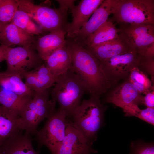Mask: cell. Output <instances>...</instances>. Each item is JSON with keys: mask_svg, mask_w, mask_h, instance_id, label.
<instances>
[{"mask_svg": "<svg viewBox=\"0 0 154 154\" xmlns=\"http://www.w3.org/2000/svg\"><path fill=\"white\" fill-rule=\"evenodd\" d=\"M66 44L71 54V68L78 75L90 96L99 97L112 84L102 70L100 61L84 47L67 38Z\"/></svg>", "mask_w": 154, "mask_h": 154, "instance_id": "1", "label": "cell"}, {"mask_svg": "<svg viewBox=\"0 0 154 154\" xmlns=\"http://www.w3.org/2000/svg\"><path fill=\"white\" fill-rule=\"evenodd\" d=\"M100 97L90 96L84 99L75 110L68 122L79 131L93 144L103 125L105 107Z\"/></svg>", "mask_w": 154, "mask_h": 154, "instance_id": "2", "label": "cell"}, {"mask_svg": "<svg viewBox=\"0 0 154 154\" xmlns=\"http://www.w3.org/2000/svg\"><path fill=\"white\" fill-rule=\"evenodd\" d=\"M51 92L52 99L57 102L59 109L70 118L80 105L86 89L80 79L71 68L65 73L57 76Z\"/></svg>", "mask_w": 154, "mask_h": 154, "instance_id": "3", "label": "cell"}, {"mask_svg": "<svg viewBox=\"0 0 154 154\" xmlns=\"http://www.w3.org/2000/svg\"><path fill=\"white\" fill-rule=\"evenodd\" d=\"M18 9L25 12L43 31L49 32L62 31L66 33L69 23L67 11L69 7L59 3L58 8L37 5L29 0H17Z\"/></svg>", "mask_w": 154, "mask_h": 154, "instance_id": "4", "label": "cell"}, {"mask_svg": "<svg viewBox=\"0 0 154 154\" xmlns=\"http://www.w3.org/2000/svg\"><path fill=\"white\" fill-rule=\"evenodd\" d=\"M112 15L119 25H154V0H119Z\"/></svg>", "mask_w": 154, "mask_h": 154, "instance_id": "5", "label": "cell"}, {"mask_svg": "<svg viewBox=\"0 0 154 154\" xmlns=\"http://www.w3.org/2000/svg\"><path fill=\"white\" fill-rule=\"evenodd\" d=\"M50 93L49 88L34 91L33 97L20 116L22 130L30 134H35L40 123L54 112L56 102L49 100Z\"/></svg>", "mask_w": 154, "mask_h": 154, "instance_id": "6", "label": "cell"}, {"mask_svg": "<svg viewBox=\"0 0 154 154\" xmlns=\"http://www.w3.org/2000/svg\"><path fill=\"white\" fill-rule=\"evenodd\" d=\"M47 119L43 127L37 131L35 139L39 147L44 145L51 154H56L65 136L68 119L59 108Z\"/></svg>", "mask_w": 154, "mask_h": 154, "instance_id": "7", "label": "cell"}, {"mask_svg": "<svg viewBox=\"0 0 154 154\" xmlns=\"http://www.w3.org/2000/svg\"><path fill=\"white\" fill-rule=\"evenodd\" d=\"M141 58L138 52L133 49L100 63L105 75L112 85L129 76L133 68L139 66Z\"/></svg>", "mask_w": 154, "mask_h": 154, "instance_id": "8", "label": "cell"}, {"mask_svg": "<svg viewBox=\"0 0 154 154\" xmlns=\"http://www.w3.org/2000/svg\"><path fill=\"white\" fill-rule=\"evenodd\" d=\"M5 60L6 71L18 74L21 76L25 72L36 70L44 61L32 47L20 46L10 47Z\"/></svg>", "mask_w": 154, "mask_h": 154, "instance_id": "9", "label": "cell"}, {"mask_svg": "<svg viewBox=\"0 0 154 154\" xmlns=\"http://www.w3.org/2000/svg\"><path fill=\"white\" fill-rule=\"evenodd\" d=\"M118 1L104 0L85 25L72 38H70L84 47L90 37L107 21L110 15L114 12Z\"/></svg>", "mask_w": 154, "mask_h": 154, "instance_id": "10", "label": "cell"}, {"mask_svg": "<svg viewBox=\"0 0 154 154\" xmlns=\"http://www.w3.org/2000/svg\"><path fill=\"white\" fill-rule=\"evenodd\" d=\"M92 144L68 122L64 139L56 154H91L97 153Z\"/></svg>", "mask_w": 154, "mask_h": 154, "instance_id": "11", "label": "cell"}, {"mask_svg": "<svg viewBox=\"0 0 154 154\" xmlns=\"http://www.w3.org/2000/svg\"><path fill=\"white\" fill-rule=\"evenodd\" d=\"M104 0H82L76 6L74 4L69 9L72 19L66 30L68 38H71L84 26Z\"/></svg>", "mask_w": 154, "mask_h": 154, "instance_id": "12", "label": "cell"}, {"mask_svg": "<svg viewBox=\"0 0 154 154\" xmlns=\"http://www.w3.org/2000/svg\"><path fill=\"white\" fill-rule=\"evenodd\" d=\"M86 49L100 62L134 49L126 36L121 31L115 39Z\"/></svg>", "mask_w": 154, "mask_h": 154, "instance_id": "13", "label": "cell"}, {"mask_svg": "<svg viewBox=\"0 0 154 154\" xmlns=\"http://www.w3.org/2000/svg\"><path fill=\"white\" fill-rule=\"evenodd\" d=\"M143 96L128 80L114 88L107 96L106 101L123 110L141 104Z\"/></svg>", "mask_w": 154, "mask_h": 154, "instance_id": "14", "label": "cell"}, {"mask_svg": "<svg viewBox=\"0 0 154 154\" xmlns=\"http://www.w3.org/2000/svg\"><path fill=\"white\" fill-rule=\"evenodd\" d=\"M36 39L31 35L16 25L12 22L0 23V43L8 47L13 45L31 47Z\"/></svg>", "mask_w": 154, "mask_h": 154, "instance_id": "15", "label": "cell"}, {"mask_svg": "<svg viewBox=\"0 0 154 154\" xmlns=\"http://www.w3.org/2000/svg\"><path fill=\"white\" fill-rule=\"evenodd\" d=\"M66 33L62 31L50 32L36 40L32 47L45 61L52 53L66 44L65 35Z\"/></svg>", "mask_w": 154, "mask_h": 154, "instance_id": "16", "label": "cell"}, {"mask_svg": "<svg viewBox=\"0 0 154 154\" xmlns=\"http://www.w3.org/2000/svg\"><path fill=\"white\" fill-rule=\"evenodd\" d=\"M1 154H38L34 149L30 134L20 131L7 140L0 147Z\"/></svg>", "mask_w": 154, "mask_h": 154, "instance_id": "17", "label": "cell"}, {"mask_svg": "<svg viewBox=\"0 0 154 154\" xmlns=\"http://www.w3.org/2000/svg\"><path fill=\"white\" fill-rule=\"evenodd\" d=\"M21 130L19 115L0 105V147Z\"/></svg>", "mask_w": 154, "mask_h": 154, "instance_id": "18", "label": "cell"}, {"mask_svg": "<svg viewBox=\"0 0 154 154\" xmlns=\"http://www.w3.org/2000/svg\"><path fill=\"white\" fill-rule=\"evenodd\" d=\"M45 61L46 67L56 77L70 69L72 66V58L66 43L52 53Z\"/></svg>", "mask_w": 154, "mask_h": 154, "instance_id": "19", "label": "cell"}, {"mask_svg": "<svg viewBox=\"0 0 154 154\" xmlns=\"http://www.w3.org/2000/svg\"><path fill=\"white\" fill-rule=\"evenodd\" d=\"M117 25L112 17L108 18L89 37L85 46L86 48L112 40L118 36L121 30L116 27Z\"/></svg>", "mask_w": 154, "mask_h": 154, "instance_id": "20", "label": "cell"}, {"mask_svg": "<svg viewBox=\"0 0 154 154\" xmlns=\"http://www.w3.org/2000/svg\"><path fill=\"white\" fill-rule=\"evenodd\" d=\"M18 74L5 71L0 72V86L6 90L22 96H33L34 91L29 89Z\"/></svg>", "mask_w": 154, "mask_h": 154, "instance_id": "21", "label": "cell"}, {"mask_svg": "<svg viewBox=\"0 0 154 154\" xmlns=\"http://www.w3.org/2000/svg\"><path fill=\"white\" fill-rule=\"evenodd\" d=\"M33 97L19 96L0 87V105L17 113L20 116Z\"/></svg>", "mask_w": 154, "mask_h": 154, "instance_id": "22", "label": "cell"}, {"mask_svg": "<svg viewBox=\"0 0 154 154\" xmlns=\"http://www.w3.org/2000/svg\"><path fill=\"white\" fill-rule=\"evenodd\" d=\"M11 22L31 35H39L43 33V31L41 28L25 12L18 9Z\"/></svg>", "mask_w": 154, "mask_h": 154, "instance_id": "23", "label": "cell"}, {"mask_svg": "<svg viewBox=\"0 0 154 154\" xmlns=\"http://www.w3.org/2000/svg\"><path fill=\"white\" fill-rule=\"evenodd\" d=\"M128 80L141 94H145L154 88L152 82L139 67L133 68L129 75Z\"/></svg>", "mask_w": 154, "mask_h": 154, "instance_id": "24", "label": "cell"}, {"mask_svg": "<svg viewBox=\"0 0 154 154\" xmlns=\"http://www.w3.org/2000/svg\"><path fill=\"white\" fill-rule=\"evenodd\" d=\"M37 78L34 91H39L49 88L55 84L56 78L43 64L36 70Z\"/></svg>", "mask_w": 154, "mask_h": 154, "instance_id": "25", "label": "cell"}, {"mask_svg": "<svg viewBox=\"0 0 154 154\" xmlns=\"http://www.w3.org/2000/svg\"><path fill=\"white\" fill-rule=\"evenodd\" d=\"M18 7L17 0H2L0 3V23L11 22Z\"/></svg>", "mask_w": 154, "mask_h": 154, "instance_id": "26", "label": "cell"}, {"mask_svg": "<svg viewBox=\"0 0 154 154\" xmlns=\"http://www.w3.org/2000/svg\"><path fill=\"white\" fill-rule=\"evenodd\" d=\"M123 110L126 116L136 117L154 125V108H147L141 109L135 105Z\"/></svg>", "mask_w": 154, "mask_h": 154, "instance_id": "27", "label": "cell"}, {"mask_svg": "<svg viewBox=\"0 0 154 154\" xmlns=\"http://www.w3.org/2000/svg\"><path fill=\"white\" fill-rule=\"evenodd\" d=\"M130 154H154V146L153 143L141 142L131 144Z\"/></svg>", "mask_w": 154, "mask_h": 154, "instance_id": "28", "label": "cell"}, {"mask_svg": "<svg viewBox=\"0 0 154 154\" xmlns=\"http://www.w3.org/2000/svg\"><path fill=\"white\" fill-rule=\"evenodd\" d=\"M22 78L25 80V84L30 89L34 91L37 78V74L35 70L26 71L23 73L21 76Z\"/></svg>", "mask_w": 154, "mask_h": 154, "instance_id": "29", "label": "cell"}, {"mask_svg": "<svg viewBox=\"0 0 154 154\" xmlns=\"http://www.w3.org/2000/svg\"><path fill=\"white\" fill-rule=\"evenodd\" d=\"M141 104L147 108H154V88L143 96Z\"/></svg>", "mask_w": 154, "mask_h": 154, "instance_id": "30", "label": "cell"}, {"mask_svg": "<svg viewBox=\"0 0 154 154\" xmlns=\"http://www.w3.org/2000/svg\"><path fill=\"white\" fill-rule=\"evenodd\" d=\"M9 47L1 45L0 48V62L6 60Z\"/></svg>", "mask_w": 154, "mask_h": 154, "instance_id": "31", "label": "cell"}, {"mask_svg": "<svg viewBox=\"0 0 154 154\" xmlns=\"http://www.w3.org/2000/svg\"><path fill=\"white\" fill-rule=\"evenodd\" d=\"M0 154H1V150L0 147Z\"/></svg>", "mask_w": 154, "mask_h": 154, "instance_id": "32", "label": "cell"}, {"mask_svg": "<svg viewBox=\"0 0 154 154\" xmlns=\"http://www.w3.org/2000/svg\"><path fill=\"white\" fill-rule=\"evenodd\" d=\"M1 1H2V0H0V3L1 2Z\"/></svg>", "mask_w": 154, "mask_h": 154, "instance_id": "33", "label": "cell"}, {"mask_svg": "<svg viewBox=\"0 0 154 154\" xmlns=\"http://www.w3.org/2000/svg\"><path fill=\"white\" fill-rule=\"evenodd\" d=\"M1 45H0V47H1Z\"/></svg>", "mask_w": 154, "mask_h": 154, "instance_id": "34", "label": "cell"}]
</instances>
